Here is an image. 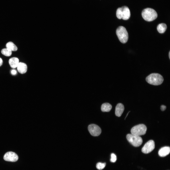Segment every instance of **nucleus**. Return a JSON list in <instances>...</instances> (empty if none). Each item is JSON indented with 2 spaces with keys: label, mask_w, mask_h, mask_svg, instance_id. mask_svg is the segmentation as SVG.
Instances as JSON below:
<instances>
[{
  "label": "nucleus",
  "mask_w": 170,
  "mask_h": 170,
  "mask_svg": "<svg viewBox=\"0 0 170 170\" xmlns=\"http://www.w3.org/2000/svg\"><path fill=\"white\" fill-rule=\"evenodd\" d=\"M146 80L150 84L157 85L162 83L164 79L162 76L160 74L154 73L151 74L147 76Z\"/></svg>",
  "instance_id": "nucleus-1"
},
{
  "label": "nucleus",
  "mask_w": 170,
  "mask_h": 170,
  "mask_svg": "<svg viewBox=\"0 0 170 170\" xmlns=\"http://www.w3.org/2000/svg\"><path fill=\"white\" fill-rule=\"evenodd\" d=\"M3 63V61L2 59L0 58V66H1Z\"/></svg>",
  "instance_id": "nucleus-22"
},
{
  "label": "nucleus",
  "mask_w": 170,
  "mask_h": 170,
  "mask_svg": "<svg viewBox=\"0 0 170 170\" xmlns=\"http://www.w3.org/2000/svg\"><path fill=\"white\" fill-rule=\"evenodd\" d=\"M170 152V148L169 146L162 148L158 151L159 155L161 157H164L168 155Z\"/></svg>",
  "instance_id": "nucleus-11"
},
{
  "label": "nucleus",
  "mask_w": 170,
  "mask_h": 170,
  "mask_svg": "<svg viewBox=\"0 0 170 170\" xmlns=\"http://www.w3.org/2000/svg\"><path fill=\"white\" fill-rule=\"evenodd\" d=\"M130 111H129V112H128V114H127V115H126V117H125V119L126 118V117H127V116H128V115L129 113L130 112Z\"/></svg>",
  "instance_id": "nucleus-24"
},
{
  "label": "nucleus",
  "mask_w": 170,
  "mask_h": 170,
  "mask_svg": "<svg viewBox=\"0 0 170 170\" xmlns=\"http://www.w3.org/2000/svg\"><path fill=\"white\" fill-rule=\"evenodd\" d=\"M106 165V163H105L98 162L96 164V167L99 170H101L105 167Z\"/></svg>",
  "instance_id": "nucleus-18"
},
{
  "label": "nucleus",
  "mask_w": 170,
  "mask_h": 170,
  "mask_svg": "<svg viewBox=\"0 0 170 170\" xmlns=\"http://www.w3.org/2000/svg\"><path fill=\"white\" fill-rule=\"evenodd\" d=\"M155 145L153 140H150L146 142L141 149L143 153L147 154L152 151L154 149Z\"/></svg>",
  "instance_id": "nucleus-8"
},
{
  "label": "nucleus",
  "mask_w": 170,
  "mask_h": 170,
  "mask_svg": "<svg viewBox=\"0 0 170 170\" xmlns=\"http://www.w3.org/2000/svg\"><path fill=\"white\" fill-rule=\"evenodd\" d=\"M111 157L110 161L111 162H116L117 160V157L115 154L114 153L111 154Z\"/></svg>",
  "instance_id": "nucleus-19"
},
{
  "label": "nucleus",
  "mask_w": 170,
  "mask_h": 170,
  "mask_svg": "<svg viewBox=\"0 0 170 170\" xmlns=\"http://www.w3.org/2000/svg\"><path fill=\"white\" fill-rule=\"evenodd\" d=\"M142 16L143 18L148 21H152L157 17V14L154 9L147 8L144 9L142 12Z\"/></svg>",
  "instance_id": "nucleus-2"
},
{
  "label": "nucleus",
  "mask_w": 170,
  "mask_h": 170,
  "mask_svg": "<svg viewBox=\"0 0 170 170\" xmlns=\"http://www.w3.org/2000/svg\"><path fill=\"white\" fill-rule=\"evenodd\" d=\"M88 129L91 135L94 136H99L101 132L100 128L98 125L94 124H91L89 125Z\"/></svg>",
  "instance_id": "nucleus-7"
},
{
  "label": "nucleus",
  "mask_w": 170,
  "mask_h": 170,
  "mask_svg": "<svg viewBox=\"0 0 170 170\" xmlns=\"http://www.w3.org/2000/svg\"><path fill=\"white\" fill-rule=\"evenodd\" d=\"M112 108L111 105L108 103H105L103 104L101 107V110L103 112H109Z\"/></svg>",
  "instance_id": "nucleus-14"
},
{
  "label": "nucleus",
  "mask_w": 170,
  "mask_h": 170,
  "mask_svg": "<svg viewBox=\"0 0 170 170\" xmlns=\"http://www.w3.org/2000/svg\"><path fill=\"white\" fill-rule=\"evenodd\" d=\"M18 71L20 73L23 74L26 73L27 70V66L25 63L20 62L19 63L17 67Z\"/></svg>",
  "instance_id": "nucleus-12"
},
{
  "label": "nucleus",
  "mask_w": 170,
  "mask_h": 170,
  "mask_svg": "<svg viewBox=\"0 0 170 170\" xmlns=\"http://www.w3.org/2000/svg\"><path fill=\"white\" fill-rule=\"evenodd\" d=\"M116 33L121 42L124 43L127 42L128 38V34L125 27L122 26L119 27L116 30Z\"/></svg>",
  "instance_id": "nucleus-4"
},
{
  "label": "nucleus",
  "mask_w": 170,
  "mask_h": 170,
  "mask_svg": "<svg viewBox=\"0 0 170 170\" xmlns=\"http://www.w3.org/2000/svg\"><path fill=\"white\" fill-rule=\"evenodd\" d=\"M161 109L162 111L165 110L166 108V106L164 105H162L161 106Z\"/></svg>",
  "instance_id": "nucleus-20"
},
{
  "label": "nucleus",
  "mask_w": 170,
  "mask_h": 170,
  "mask_svg": "<svg viewBox=\"0 0 170 170\" xmlns=\"http://www.w3.org/2000/svg\"><path fill=\"white\" fill-rule=\"evenodd\" d=\"M6 48H8L12 51H15L17 50V48L16 46L12 42H8L6 44Z\"/></svg>",
  "instance_id": "nucleus-16"
},
{
  "label": "nucleus",
  "mask_w": 170,
  "mask_h": 170,
  "mask_svg": "<svg viewBox=\"0 0 170 170\" xmlns=\"http://www.w3.org/2000/svg\"><path fill=\"white\" fill-rule=\"evenodd\" d=\"M126 138L128 141L133 146L138 147L142 144L143 140L142 138L140 136L128 134L126 136Z\"/></svg>",
  "instance_id": "nucleus-6"
},
{
  "label": "nucleus",
  "mask_w": 170,
  "mask_h": 170,
  "mask_svg": "<svg viewBox=\"0 0 170 170\" xmlns=\"http://www.w3.org/2000/svg\"><path fill=\"white\" fill-rule=\"evenodd\" d=\"M169 59H170V51L169 52Z\"/></svg>",
  "instance_id": "nucleus-23"
},
{
  "label": "nucleus",
  "mask_w": 170,
  "mask_h": 170,
  "mask_svg": "<svg viewBox=\"0 0 170 170\" xmlns=\"http://www.w3.org/2000/svg\"><path fill=\"white\" fill-rule=\"evenodd\" d=\"M9 63L11 67L15 68L17 67L19 63V59L17 57L11 58L9 60Z\"/></svg>",
  "instance_id": "nucleus-13"
},
{
  "label": "nucleus",
  "mask_w": 170,
  "mask_h": 170,
  "mask_svg": "<svg viewBox=\"0 0 170 170\" xmlns=\"http://www.w3.org/2000/svg\"><path fill=\"white\" fill-rule=\"evenodd\" d=\"M11 73L12 75H15L16 74L17 71L13 69L11 71Z\"/></svg>",
  "instance_id": "nucleus-21"
},
{
  "label": "nucleus",
  "mask_w": 170,
  "mask_h": 170,
  "mask_svg": "<svg viewBox=\"0 0 170 170\" xmlns=\"http://www.w3.org/2000/svg\"><path fill=\"white\" fill-rule=\"evenodd\" d=\"M18 158V156L16 153L11 151L7 152L4 156V159L5 161L12 162L17 161Z\"/></svg>",
  "instance_id": "nucleus-9"
},
{
  "label": "nucleus",
  "mask_w": 170,
  "mask_h": 170,
  "mask_svg": "<svg viewBox=\"0 0 170 170\" xmlns=\"http://www.w3.org/2000/svg\"><path fill=\"white\" fill-rule=\"evenodd\" d=\"M124 109L123 105L121 103H119L117 104L115 108V114L118 117H120L123 113Z\"/></svg>",
  "instance_id": "nucleus-10"
},
{
  "label": "nucleus",
  "mask_w": 170,
  "mask_h": 170,
  "mask_svg": "<svg viewBox=\"0 0 170 170\" xmlns=\"http://www.w3.org/2000/svg\"><path fill=\"white\" fill-rule=\"evenodd\" d=\"M167 28V26L166 24L164 23H161L158 25L157 27V30L160 33H163L165 32Z\"/></svg>",
  "instance_id": "nucleus-15"
},
{
  "label": "nucleus",
  "mask_w": 170,
  "mask_h": 170,
  "mask_svg": "<svg viewBox=\"0 0 170 170\" xmlns=\"http://www.w3.org/2000/svg\"><path fill=\"white\" fill-rule=\"evenodd\" d=\"M147 130L146 126L143 124H140L133 127L131 129V134L136 136H140L144 135Z\"/></svg>",
  "instance_id": "nucleus-5"
},
{
  "label": "nucleus",
  "mask_w": 170,
  "mask_h": 170,
  "mask_svg": "<svg viewBox=\"0 0 170 170\" xmlns=\"http://www.w3.org/2000/svg\"><path fill=\"white\" fill-rule=\"evenodd\" d=\"M1 52L3 55L7 56H10L12 54V51L7 48L2 49Z\"/></svg>",
  "instance_id": "nucleus-17"
},
{
  "label": "nucleus",
  "mask_w": 170,
  "mask_h": 170,
  "mask_svg": "<svg viewBox=\"0 0 170 170\" xmlns=\"http://www.w3.org/2000/svg\"><path fill=\"white\" fill-rule=\"evenodd\" d=\"M130 12L128 8L126 6H123L119 8L116 12V16L119 19H122L124 20L128 19L130 16Z\"/></svg>",
  "instance_id": "nucleus-3"
}]
</instances>
